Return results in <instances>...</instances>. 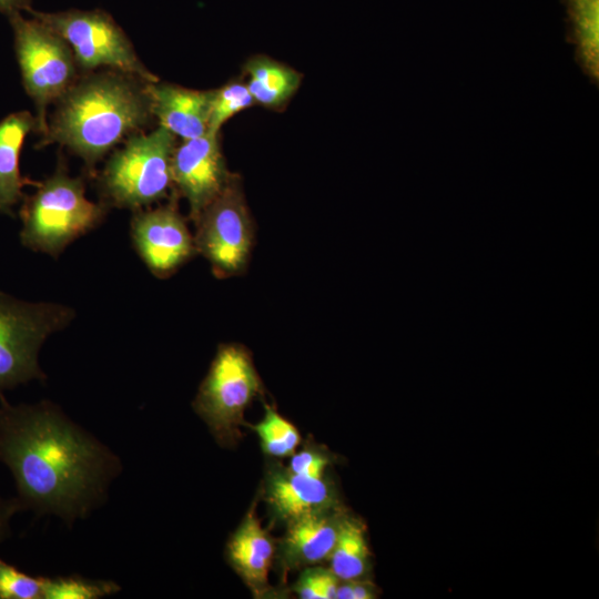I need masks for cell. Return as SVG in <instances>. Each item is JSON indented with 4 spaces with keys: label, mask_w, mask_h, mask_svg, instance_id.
Returning a JSON list of instances; mask_svg holds the SVG:
<instances>
[{
    "label": "cell",
    "mask_w": 599,
    "mask_h": 599,
    "mask_svg": "<svg viewBox=\"0 0 599 599\" xmlns=\"http://www.w3.org/2000/svg\"><path fill=\"white\" fill-rule=\"evenodd\" d=\"M0 463L22 510L68 526L102 506L122 471L120 457L54 403L11 405L1 393Z\"/></svg>",
    "instance_id": "1"
},
{
    "label": "cell",
    "mask_w": 599,
    "mask_h": 599,
    "mask_svg": "<svg viewBox=\"0 0 599 599\" xmlns=\"http://www.w3.org/2000/svg\"><path fill=\"white\" fill-rule=\"evenodd\" d=\"M139 78L114 71L91 74L58 100L41 145L57 142L94 165L123 138L151 118L149 98Z\"/></svg>",
    "instance_id": "2"
},
{
    "label": "cell",
    "mask_w": 599,
    "mask_h": 599,
    "mask_svg": "<svg viewBox=\"0 0 599 599\" xmlns=\"http://www.w3.org/2000/svg\"><path fill=\"white\" fill-rule=\"evenodd\" d=\"M106 205L87 199L81 177H72L64 165L41 182L20 211L23 246L58 257L74 240L95 229Z\"/></svg>",
    "instance_id": "3"
},
{
    "label": "cell",
    "mask_w": 599,
    "mask_h": 599,
    "mask_svg": "<svg viewBox=\"0 0 599 599\" xmlns=\"http://www.w3.org/2000/svg\"><path fill=\"white\" fill-rule=\"evenodd\" d=\"M263 395L264 386L248 351L238 344H222L192 407L217 444L230 447L242 436L244 412Z\"/></svg>",
    "instance_id": "4"
},
{
    "label": "cell",
    "mask_w": 599,
    "mask_h": 599,
    "mask_svg": "<svg viewBox=\"0 0 599 599\" xmlns=\"http://www.w3.org/2000/svg\"><path fill=\"white\" fill-rule=\"evenodd\" d=\"M175 146V135L161 125L148 134L130 136L101 173L105 202L136 211L165 197L172 185Z\"/></svg>",
    "instance_id": "5"
},
{
    "label": "cell",
    "mask_w": 599,
    "mask_h": 599,
    "mask_svg": "<svg viewBox=\"0 0 599 599\" xmlns=\"http://www.w3.org/2000/svg\"><path fill=\"white\" fill-rule=\"evenodd\" d=\"M73 318L74 311L65 305L23 302L0 292V393L47 378L39 365L40 348Z\"/></svg>",
    "instance_id": "6"
},
{
    "label": "cell",
    "mask_w": 599,
    "mask_h": 599,
    "mask_svg": "<svg viewBox=\"0 0 599 599\" xmlns=\"http://www.w3.org/2000/svg\"><path fill=\"white\" fill-rule=\"evenodd\" d=\"M22 83L37 108L42 136L48 123L47 106L58 101L74 83L75 60L68 43L44 23L21 12L9 17Z\"/></svg>",
    "instance_id": "7"
},
{
    "label": "cell",
    "mask_w": 599,
    "mask_h": 599,
    "mask_svg": "<svg viewBox=\"0 0 599 599\" xmlns=\"http://www.w3.org/2000/svg\"><path fill=\"white\" fill-rule=\"evenodd\" d=\"M70 47L75 64L84 70L109 67L144 82L159 81L141 62L121 27L102 10L28 11Z\"/></svg>",
    "instance_id": "8"
},
{
    "label": "cell",
    "mask_w": 599,
    "mask_h": 599,
    "mask_svg": "<svg viewBox=\"0 0 599 599\" xmlns=\"http://www.w3.org/2000/svg\"><path fill=\"white\" fill-rule=\"evenodd\" d=\"M194 223L196 251L210 262L217 277L245 271L254 242V224L237 175H231Z\"/></svg>",
    "instance_id": "9"
},
{
    "label": "cell",
    "mask_w": 599,
    "mask_h": 599,
    "mask_svg": "<svg viewBox=\"0 0 599 599\" xmlns=\"http://www.w3.org/2000/svg\"><path fill=\"white\" fill-rule=\"evenodd\" d=\"M130 227L139 256L156 277H169L197 254L175 200L153 210H136Z\"/></svg>",
    "instance_id": "10"
},
{
    "label": "cell",
    "mask_w": 599,
    "mask_h": 599,
    "mask_svg": "<svg viewBox=\"0 0 599 599\" xmlns=\"http://www.w3.org/2000/svg\"><path fill=\"white\" fill-rule=\"evenodd\" d=\"M220 134L183 140L172 156V184L187 201L193 222L220 194L232 173L221 150Z\"/></svg>",
    "instance_id": "11"
},
{
    "label": "cell",
    "mask_w": 599,
    "mask_h": 599,
    "mask_svg": "<svg viewBox=\"0 0 599 599\" xmlns=\"http://www.w3.org/2000/svg\"><path fill=\"white\" fill-rule=\"evenodd\" d=\"M263 499L271 515L285 524L342 507L331 481L295 474L280 465H272L265 474Z\"/></svg>",
    "instance_id": "12"
},
{
    "label": "cell",
    "mask_w": 599,
    "mask_h": 599,
    "mask_svg": "<svg viewBox=\"0 0 599 599\" xmlns=\"http://www.w3.org/2000/svg\"><path fill=\"white\" fill-rule=\"evenodd\" d=\"M346 515L338 507L287 522L276 547L282 567L295 570L328 560Z\"/></svg>",
    "instance_id": "13"
},
{
    "label": "cell",
    "mask_w": 599,
    "mask_h": 599,
    "mask_svg": "<svg viewBox=\"0 0 599 599\" xmlns=\"http://www.w3.org/2000/svg\"><path fill=\"white\" fill-rule=\"evenodd\" d=\"M152 115L159 125L183 140L207 132L212 90H193L171 83L145 82Z\"/></svg>",
    "instance_id": "14"
},
{
    "label": "cell",
    "mask_w": 599,
    "mask_h": 599,
    "mask_svg": "<svg viewBox=\"0 0 599 599\" xmlns=\"http://www.w3.org/2000/svg\"><path fill=\"white\" fill-rule=\"evenodd\" d=\"M275 552L273 538L252 507L226 544V559L256 597L271 589L268 571Z\"/></svg>",
    "instance_id": "15"
},
{
    "label": "cell",
    "mask_w": 599,
    "mask_h": 599,
    "mask_svg": "<svg viewBox=\"0 0 599 599\" xmlns=\"http://www.w3.org/2000/svg\"><path fill=\"white\" fill-rule=\"evenodd\" d=\"M38 129L29 111L11 113L0 121V213L12 214L22 197L19 161L26 136Z\"/></svg>",
    "instance_id": "16"
},
{
    "label": "cell",
    "mask_w": 599,
    "mask_h": 599,
    "mask_svg": "<svg viewBox=\"0 0 599 599\" xmlns=\"http://www.w3.org/2000/svg\"><path fill=\"white\" fill-rule=\"evenodd\" d=\"M566 9V41L575 47V61L598 88L599 0H561Z\"/></svg>",
    "instance_id": "17"
},
{
    "label": "cell",
    "mask_w": 599,
    "mask_h": 599,
    "mask_svg": "<svg viewBox=\"0 0 599 599\" xmlns=\"http://www.w3.org/2000/svg\"><path fill=\"white\" fill-rule=\"evenodd\" d=\"M243 69L254 102L270 109H278L288 102L302 81L296 70L266 55L252 57Z\"/></svg>",
    "instance_id": "18"
},
{
    "label": "cell",
    "mask_w": 599,
    "mask_h": 599,
    "mask_svg": "<svg viewBox=\"0 0 599 599\" xmlns=\"http://www.w3.org/2000/svg\"><path fill=\"white\" fill-rule=\"evenodd\" d=\"M329 570L339 580L366 579L372 569L365 525L346 515L328 559Z\"/></svg>",
    "instance_id": "19"
},
{
    "label": "cell",
    "mask_w": 599,
    "mask_h": 599,
    "mask_svg": "<svg viewBox=\"0 0 599 599\" xmlns=\"http://www.w3.org/2000/svg\"><path fill=\"white\" fill-rule=\"evenodd\" d=\"M246 426L258 435L263 451L272 457H290L301 443L297 428L270 405H265L264 418L260 423Z\"/></svg>",
    "instance_id": "20"
},
{
    "label": "cell",
    "mask_w": 599,
    "mask_h": 599,
    "mask_svg": "<svg viewBox=\"0 0 599 599\" xmlns=\"http://www.w3.org/2000/svg\"><path fill=\"white\" fill-rule=\"evenodd\" d=\"M119 583L70 575L44 577L43 599H100L118 593Z\"/></svg>",
    "instance_id": "21"
},
{
    "label": "cell",
    "mask_w": 599,
    "mask_h": 599,
    "mask_svg": "<svg viewBox=\"0 0 599 599\" xmlns=\"http://www.w3.org/2000/svg\"><path fill=\"white\" fill-rule=\"evenodd\" d=\"M254 103L253 97L243 82H230L212 90L207 131L220 134L225 122Z\"/></svg>",
    "instance_id": "22"
},
{
    "label": "cell",
    "mask_w": 599,
    "mask_h": 599,
    "mask_svg": "<svg viewBox=\"0 0 599 599\" xmlns=\"http://www.w3.org/2000/svg\"><path fill=\"white\" fill-rule=\"evenodd\" d=\"M44 577L22 572L0 557V599H43Z\"/></svg>",
    "instance_id": "23"
},
{
    "label": "cell",
    "mask_w": 599,
    "mask_h": 599,
    "mask_svg": "<svg viewBox=\"0 0 599 599\" xmlns=\"http://www.w3.org/2000/svg\"><path fill=\"white\" fill-rule=\"evenodd\" d=\"M331 460L326 453L317 448L306 446L298 453L292 455L288 469L295 474L312 478H323L326 467Z\"/></svg>",
    "instance_id": "24"
},
{
    "label": "cell",
    "mask_w": 599,
    "mask_h": 599,
    "mask_svg": "<svg viewBox=\"0 0 599 599\" xmlns=\"http://www.w3.org/2000/svg\"><path fill=\"white\" fill-rule=\"evenodd\" d=\"M323 571L324 568L322 567H305L297 581L293 585L292 590L301 599H323L321 592Z\"/></svg>",
    "instance_id": "25"
},
{
    "label": "cell",
    "mask_w": 599,
    "mask_h": 599,
    "mask_svg": "<svg viewBox=\"0 0 599 599\" xmlns=\"http://www.w3.org/2000/svg\"><path fill=\"white\" fill-rule=\"evenodd\" d=\"M377 597L375 585L366 579L341 580L335 599H374Z\"/></svg>",
    "instance_id": "26"
},
{
    "label": "cell",
    "mask_w": 599,
    "mask_h": 599,
    "mask_svg": "<svg viewBox=\"0 0 599 599\" xmlns=\"http://www.w3.org/2000/svg\"><path fill=\"white\" fill-rule=\"evenodd\" d=\"M21 510L17 498L6 499L0 495V542L4 541L10 536L11 519L14 514Z\"/></svg>",
    "instance_id": "27"
},
{
    "label": "cell",
    "mask_w": 599,
    "mask_h": 599,
    "mask_svg": "<svg viewBox=\"0 0 599 599\" xmlns=\"http://www.w3.org/2000/svg\"><path fill=\"white\" fill-rule=\"evenodd\" d=\"M31 0H0V12L10 17L13 13L29 11Z\"/></svg>",
    "instance_id": "28"
}]
</instances>
